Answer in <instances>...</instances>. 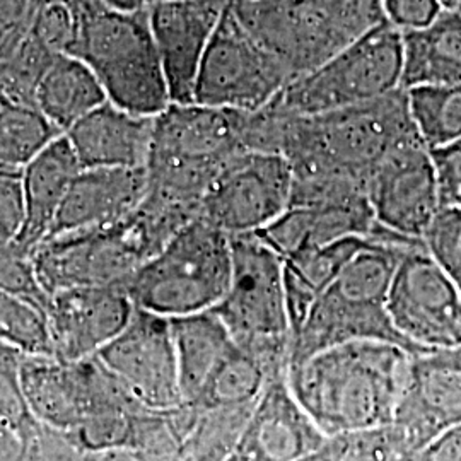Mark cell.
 I'll use <instances>...</instances> for the list:
<instances>
[{
	"instance_id": "6da1fadb",
	"label": "cell",
	"mask_w": 461,
	"mask_h": 461,
	"mask_svg": "<svg viewBox=\"0 0 461 461\" xmlns=\"http://www.w3.org/2000/svg\"><path fill=\"white\" fill-rule=\"evenodd\" d=\"M415 356L378 340L348 342L289 369L299 403L329 438L390 424Z\"/></svg>"
},
{
	"instance_id": "7a4b0ae2",
	"label": "cell",
	"mask_w": 461,
	"mask_h": 461,
	"mask_svg": "<svg viewBox=\"0 0 461 461\" xmlns=\"http://www.w3.org/2000/svg\"><path fill=\"white\" fill-rule=\"evenodd\" d=\"M197 219L190 211L146 197L127 219L74 230L34 248L36 276L45 293L84 285H123L166 243Z\"/></svg>"
},
{
	"instance_id": "3957f363",
	"label": "cell",
	"mask_w": 461,
	"mask_h": 461,
	"mask_svg": "<svg viewBox=\"0 0 461 461\" xmlns=\"http://www.w3.org/2000/svg\"><path fill=\"white\" fill-rule=\"evenodd\" d=\"M420 241L384 230L347 265L314 301L294 335L289 369L330 347L364 340L390 342L420 357L422 354L396 331L386 308L396 265L407 249Z\"/></svg>"
},
{
	"instance_id": "277c9868",
	"label": "cell",
	"mask_w": 461,
	"mask_h": 461,
	"mask_svg": "<svg viewBox=\"0 0 461 461\" xmlns=\"http://www.w3.org/2000/svg\"><path fill=\"white\" fill-rule=\"evenodd\" d=\"M76 38L68 55L89 67L106 98L135 115L156 118L171 104L148 9L123 13L99 0L70 2Z\"/></svg>"
},
{
	"instance_id": "5b68a950",
	"label": "cell",
	"mask_w": 461,
	"mask_h": 461,
	"mask_svg": "<svg viewBox=\"0 0 461 461\" xmlns=\"http://www.w3.org/2000/svg\"><path fill=\"white\" fill-rule=\"evenodd\" d=\"M245 150L241 112L171 103L154 118L148 195L200 215L222 167Z\"/></svg>"
},
{
	"instance_id": "8992f818",
	"label": "cell",
	"mask_w": 461,
	"mask_h": 461,
	"mask_svg": "<svg viewBox=\"0 0 461 461\" xmlns=\"http://www.w3.org/2000/svg\"><path fill=\"white\" fill-rule=\"evenodd\" d=\"M234 17L293 79L386 23L379 0H234Z\"/></svg>"
},
{
	"instance_id": "52a82bcc",
	"label": "cell",
	"mask_w": 461,
	"mask_h": 461,
	"mask_svg": "<svg viewBox=\"0 0 461 461\" xmlns=\"http://www.w3.org/2000/svg\"><path fill=\"white\" fill-rule=\"evenodd\" d=\"M232 277L214 312L234 346L264 367L268 379L289 376L293 330L284 262L257 232L230 236Z\"/></svg>"
},
{
	"instance_id": "ba28073f",
	"label": "cell",
	"mask_w": 461,
	"mask_h": 461,
	"mask_svg": "<svg viewBox=\"0 0 461 461\" xmlns=\"http://www.w3.org/2000/svg\"><path fill=\"white\" fill-rule=\"evenodd\" d=\"M230 277V234L197 217L135 272L127 291L135 308L173 320L214 310Z\"/></svg>"
},
{
	"instance_id": "9c48e42d",
	"label": "cell",
	"mask_w": 461,
	"mask_h": 461,
	"mask_svg": "<svg viewBox=\"0 0 461 461\" xmlns=\"http://www.w3.org/2000/svg\"><path fill=\"white\" fill-rule=\"evenodd\" d=\"M403 33L383 23L313 70L297 76L274 103L294 115H320L383 98L402 87Z\"/></svg>"
},
{
	"instance_id": "30bf717a",
	"label": "cell",
	"mask_w": 461,
	"mask_h": 461,
	"mask_svg": "<svg viewBox=\"0 0 461 461\" xmlns=\"http://www.w3.org/2000/svg\"><path fill=\"white\" fill-rule=\"evenodd\" d=\"M293 81L277 55L245 32L228 9L198 68L194 103L232 112H258Z\"/></svg>"
},
{
	"instance_id": "8fae6325",
	"label": "cell",
	"mask_w": 461,
	"mask_h": 461,
	"mask_svg": "<svg viewBox=\"0 0 461 461\" xmlns=\"http://www.w3.org/2000/svg\"><path fill=\"white\" fill-rule=\"evenodd\" d=\"M388 314L422 356L461 346V294L424 243L405 251L390 282Z\"/></svg>"
},
{
	"instance_id": "7c38bea8",
	"label": "cell",
	"mask_w": 461,
	"mask_h": 461,
	"mask_svg": "<svg viewBox=\"0 0 461 461\" xmlns=\"http://www.w3.org/2000/svg\"><path fill=\"white\" fill-rule=\"evenodd\" d=\"M293 169L270 152L245 150L222 167L200 205V217L230 234L260 232L291 205Z\"/></svg>"
},
{
	"instance_id": "4fadbf2b",
	"label": "cell",
	"mask_w": 461,
	"mask_h": 461,
	"mask_svg": "<svg viewBox=\"0 0 461 461\" xmlns=\"http://www.w3.org/2000/svg\"><path fill=\"white\" fill-rule=\"evenodd\" d=\"M96 357L144 409L169 411L185 403L171 321L165 316L137 308Z\"/></svg>"
},
{
	"instance_id": "5bb4252c",
	"label": "cell",
	"mask_w": 461,
	"mask_h": 461,
	"mask_svg": "<svg viewBox=\"0 0 461 461\" xmlns=\"http://www.w3.org/2000/svg\"><path fill=\"white\" fill-rule=\"evenodd\" d=\"M366 195L379 226L422 240L441 209L430 149L424 140L415 137L388 152L367 175Z\"/></svg>"
},
{
	"instance_id": "9a60e30c",
	"label": "cell",
	"mask_w": 461,
	"mask_h": 461,
	"mask_svg": "<svg viewBox=\"0 0 461 461\" xmlns=\"http://www.w3.org/2000/svg\"><path fill=\"white\" fill-rule=\"evenodd\" d=\"M135 304L123 285L70 287L50 296L53 356L77 363L99 352L131 323Z\"/></svg>"
},
{
	"instance_id": "2e32d148",
	"label": "cell",
	"mask_w": 461,
	"mask_h": 461,
	"mask_svg": "<svg viewBox=\"0 0 461 461\" xmlns=\"http://www.w3.org/2000/svg\"><path fill=\"white\" fill-rule=\"evenodd\" d=\"M226 11V0H156L149 24L159 51L171 103H194L202 59Z\"/></svg>"
},
{
	"instance_id": "e0dca14e",
	"label": "cell",
	"mask_w": 461,
	"mask_h": 461,
	"mask_svg": "<svg viewBox=\"0 0 461 461\" xmlns=\"http://www.w3.org/2000/svg\"><path fill=\"white\" fill-rule=\"evenodd\" d=\"M329 439L299 403L289 378L277 376L267 381L228 461H299Z\"/></svg>"
},
{
	"instance_id": "ac0fdd59",
	"label": "cell",
	"mask_w": 461,
	"mask_h": 461,
	"mask_svg": "<svg viewBox=\"0 0 461 461\" xmlns=\"http://www.w3.org/2000/svg\"><path fill=\"white\" fill-rule=\"evenodd\" d=\"M146 194V167H83L67 192L49 238L116 224L140 207Z\"/></svg>"
},
{
	"instance_id": "d6986e66",
	"label": "cell",
	"mask_w": 461,
	"mask_h": 461,
	"mask_svg": "<svg viewBox=\"0 0 461 461\" xmlns=\"http://www.w3.org/2000/svg\"><path fill=\"white\" fill-rule=\"evenodd\" d=\"M415 453L461 422V373L428 356L415 357L409 384L392 420Z\"/></svg>"
},
{
	"instance_id": "ffe728a7",
	"label": "cell",
	"mask_w": 461,
	"mask_h": 461,
	"mask_svg": "<svg viewBox=\"0 0 461 461\" xmlns=\"http://www.w3.org/2000/svg\"><path fill=\"white\" fill-rule=\"evenodd\" d=\"M379 226L367 198L325 205H291L257 232L282 260L352 236H376Z\"/></svg>"
},
{
	"instance_id": "44dd1931",
	"label": "cell",
	"mask_w": 461,
	"mask_h": 461,
	"mask_svg": "<svg viewBox=\"0 0 461 461\" xmlns=\"http://www.w3.org/2000/svg\"><path fill=\"white\" fill-rule=\"evenodd\" d=\"M154 118L135 115L110 101L84 116L64 135L83 167H146Z\"/></svg>"
},
{
	"instance_id": "7402d4cb",
	"label": "cell",
	"mask_w": 461,
	"mask_h": 461,
	"mask_svg": "<svg viewBox=\"0 0 461 461\" xmlns=\"http://www.w3.org/2000/svg\"><path fill=\"white\" fill-rule=\"evenodd\" d=\"M95 357L77 363L55 356H24L23 390L34 419L74 430L93 402Z\"/></svg>"
},
{
	"instance_id": "603a6c76",
	"label": "cell",
	"mask_w": 461,
	"mask_h": 461,
	"mask_svg": "<svg viewBox=\"0 0 461 461\" xmlns=\"http://www.w3.org/2000/svg\"><path fill=\"white\" fill-rule=\"evenodd\" d=\"M83 171L66 135L53 140L21 173L24 194V224L16 243L33 253L49 238L67 192Z\"/></svg>"
},
{
	"instance_id": "cb8c5ba5",
	"label": "cell",
	"mask_w": 461,
	"mask_h": 461,
	"mask_svg": "<svg viewBox=\"0 0 461 461\" xmlns=\"http://www.w3.org/2000/svg\"><path fill=\"white\" fill-rule=\"evenodd\" d=\"M384 228H381L376 236L346 238L327 247L310 249L282 260L284 289L293 339L304 323L318 296L329 287L347 265L378 240Z\"/></svg>"
},
{
	"instance_id": "d4e9b609",
	"label": "cell",
	"mask_w": 461,
	"mask_h": 461,
	"mask_svg": "<svg viewBox=\"0 0 461 461\" xmlns=\"http://www.w3.org/2000/svg\"><path fill=\"white\" fill-rule=\"evenodd\" d=\"M402 33L403 89L461 84V13L443 9L428 26Z\"/></svg>"
},
{
	"instance_id": "484cf974",
	"label": "cell",
	"mask_w": 461,
	"mask_h": 461,
	"mask_svg": "<svg viewBox=\"0 0 461 461\" xmlns=\"http://www.w3.org/2000/svg\"><path fill=\"white\" fill-rule=\"evenodd\" d=\"M171 333L176 350L185 403L194 405L234 342L221 318L211 310L173 318Z\"/></svg>"
},
{
	"instance_id": "4316f807",
	"label": "cell",
	"mask_w": 461,
	"mask_h": 461,
	"mask_svg": "<svg viewBox=\"0 0 461 461\" xmlns=\"http://www.w3.org/2000/svg\"><path fill=\"white\" fill-rule=\"evenodd\" d=\"M108 101L95 72L74 55H59L36 89V108L66 133Z\"/></svg>"
},
{
	"instance_id": "83f0119b",
	"label": "cell",
	"mask_w": 461,
	"mask_h": 461,
	"mask_svg": "<svg viewBox=\"0 0 461 461\" xmlns=\"http://www.w3.org/2000/svg\"><path fill=\"white\" fill-rule=\"evenodd\" d=\"M62 135L33 104H0V166L23 171Z\"/></svg>"
},
{
	"instance_id": "f1b7e54d",
	"label": "cell",
	"mask_w": 461,
	"mask_h": 461,
	"mask_svg": "<svg viewBox=\"0 0 461 461\" xmlns=\"http://www.w3.org/2000/svg\"><path fill=\"white\" fill-rule=\"evenodd\" d=\"M413 125L429 149L461 137V84H434L407 89Z\"/></svg>"
},
{
	"instance_id": "f546056e",
	"label": "cell",
	"mask_w": 461,
	"mask_h": 461,
	"mask_svg": "<svg viewBox=\"0 0 461 461\" xmlns=\"http://www.w3.org/2000/svg\"><path fill=\"white\" fill-rule=\"evenodd\" d=\"M268 376L264 367L234 346L198 396L195 407H249L262 395Z\"/></svg>"
},
{
	"instance_id": "4dcf8cb0",
	"label": "cell",
	"mask_w": 461,
	"mask_h": 461,
	"mask_svg": "<svg viewBox=\"0 0 461 461\" xmlns=\"http://www.w3.org/2000/svg\"><path fill=\"white\" fill-rule=\"evenodd\" d=\"M249 407H197L185 441V461H228L247 426Z\"/></svg>"
},
{
	"instance_id": "1f68e13d",
	"label": "cell",
	"mask_w": 461,
	"mask_h": 461,
	"mask_svg": "<svg viewBox=\"0 0 461 461\" xmlns=\"http://www.w3.org/2000/svg\"><path fill=\"white\" fill-rule=\"evenodd\" d=\"M0 342L24 356H53L49 314L24 297L0 291Z\"/></svg>"
},
{
	"instance_id": "d6a6232c",
	"label": "cell",
	"mask_w": 461,
	"mask_h": 461,
	"mask_svg": "<svg viewBox=\"0 0 461 461\" xmlns=\"http://www.w3.org/2000/svg\"><path fill=\"white\" fill-rule=\"evenodd\" d=\"M55 57L59 55L28 33L9 57L0 60V104L36 106L38 84Z\"/></svg>"
},
{
	"instance_id": "836d02e7",
	"label": "cell",
	"mask_w": 461,
	"mask_h": 461,
	"mask_svg": "<svg viewBox=\"0 0 461 461\" xmlns=\"http://www.w3.org/2000/svg\"><path fill=\"white\" fill-rule=\"evenodd\" d=\"M23 352L0 342V420L16 432L19 439L36 422L23 390Z\"/></svg>"
},
{
	"instance_id": "e575fe53",
	"label": "cell",
	"mask_w": 461,
	"mask_h": 461,
	"mask_svg": "<svg viewBox=\"0 0 461 461\" xmlns=\"http://www.w3.org/2000/svg\"><path fill=\"white\" fill-rule=\"evenodd\" d=\"M342 461H413L412 447L393 422L339 436Z\"/></svg>"
},
{
	"instance_id": "d590c367",
	"label": "cell",
	"mask_w": 461,
	"mask_h": 461,
	"mask_svg": "<svg viewBox=\"0 0 461 461\" xmlns=\"http://www.w3.org/2000/svg\"><path fill=\"white\" fill-rule=\"evenodd\" d=\"M21 461H98L99 453L81 443L74 430L53 428L40 420L21 438Z\"/></svg>"
},
{
	"instance_id": "8d00e7d4",
	"label": "cell",
	"mask_w": 461,
	"mask_h": 461,
	"mask_svg": "<svg viewBox=\"0 0 461 461\" xmlns=\"http://www.w3.org/2000/svg\"><path fill=\"white\" fill-rule=\"evenodd\" d=\"M422 243L461 294V207H441Z\"/></svg>"
},
{
	"instance_id": "74e56055",
	"label": "cell",
	"mask_w": 461,
	"mask_h": 461,
	"mask_svg": "<svg viewBox=\"0 0 461 461\" xmlns=\"http://www.w3.org/2000/svg\"><path fill=\"white\" fill-rule=\"evenodd\" d=\"M30 34L55 55H68L76 38L72 5L60 0H41L34 11Z\"/></svg>"
},
{
	"instance_id": "f35d334b",
	"label": "cell",
	"mask_w": 461,
	"mask_h": 461,
	"mask_svg": "<svg viewBox=\"0 0 461 461\" xmlns=\"http://www.w3.org/2000/svg\"><path fill=\"white\" fill-rule=\"evenodd\" d=\"M21 169L0 166V238L16 241L24 224Z\"/></svg>"
},
{
	"instance_id": "ab89813d",
	"label": "cell",
	"mask_w": 461,
	"mask_h": 461,
	"mask_svg": "<svg viewBox=\"0 0 461 461\" xmlns=\"http://www.w3.org/2000/svg\"><path fill=\"white\" fill-rule=\"evenodd\" d=\"M441 207H461V137L430 149Z\"/></svg>"
},
{
	"instance_id": "60d3db41",
	"label": "cell",
	"mask_w": 461,
	"mask_h": 461,
	"mask_svg": "<svg viewBox=\"0 0 461 461\" xmlns=\"http://www.w3.org/2000/svg\"><path fill=\"white\" fill-rule=\"evenodd\" d=\"M38 4V0H0V60L24 41Z\"/></svg>"
},
{
	"instance_id": "b9f144b4",
	"label": "cell",
	"mask_w": 461,
	"mask_h": 461,
	"mask_svg": "<svg viewBox=\"0 0 461 461\" xmlns=\"http://www.w3.org/2000/svg\"><path fill=\"white\" fill-rule=\"evenodd\" d=\"M386 23L400 32L428 26L443 11L441 0H379Z\"/></svg>"
},
{
	"instance_id": "7bdbcfd3",
	"label": "cell",
	"mask_w": 461,
	"mask_h": 461,
	"mask_svg": "<svg viewBox=\"0 0 461 461\" xmlns=\"http://www.w3.org/2000/svg\"><path fill=\"white\" fill-rule=\"evenodd\" d=\"M413 461H461V422L434 438Z\"/></svg>"
},
{
	"instance_id": "ee69618b",
	"label": "cell",
	"mask_w": 461,
	"mask_h": 461,
	"mask_svg": "<svg viewBox=\"0 0 461 461\" xmlns=\"http://www.w3.org/2000/svg\"><path fill=\"white\" fill-rule=\"evenodd\" d=\"M23 445L13 429L0 420V461H21Z\"/></svg>"
},
{
	"instance_id": "f6af8a7d",
	"label": "cell",
	"mask_w": 461,
	"mask_h": 461,
	"mask_svg": "<svg viewBox=\"0 0 461 461\" xmlns=\"http://www.w3.org/2000/svg\"><path fill=\"white\" fill-rule=\"evenodd\" d=\"M299 461H342V441L339 436L330 438L325 447H321L318 453H314L308 458Z\"/></svg>"
},
{
	"instance_id": "bcb514c9",
	"label": "cell",
	"mask_w": 461,
	"mask_h": 461,
	"mask_svg": "<svg viewBox=\"0 0 461 461\" xmlns=\"http://www.w3.org/2000/svg\"><path fill=\"white\" fill-rule=\"evenodd\" d=\"M428 357L432 363L441 364V366L451 367V369L461 373V346L432 352V354H428Z\"/></svg>"
},
{
	"instance_id": "7dc6e473",
	"label": "cell",
	"mask_w": 461,
	"mask_h": 461,
	"mask_svg": "<svg viewBox=\"0 0 461 461\" xmlns=\"http://www.w3.org/2000/svg\"><path fill=\"white\" fill-rule=\"evenodd\" d=\"M99 2L123 13H137L149 7V0H99Z\"/></svg>"
},
{
	"instance_id": "c3c4849f",
	"label": "cell",
	"mask_w": 461,
	"mask_h": 461,
	"mask_svg": "<svg viewBox=\"0 0 461 461\" xmlns=\"http://www.w3.org/2000/svg\"><path fill=\"white\" fill-rule=\"evenodd\" d=\"M98 461H142L139 460L132 451L125 449V447H120V449H112V451H106V453H101Z\"/></svg>"
},
{
	"instance_id": "681fc988",
	"label": "cell",
	"mask_w": 461,
	"mask_h": 461,
	"mask_svg": "<svg viewBox=\"0 0 461 461\" xmlns=\"http://www.w3.org/2000/svg\"><path fill=\"white\" fill-rule=\"evenodd\" d=\"M441 5L446 11H455L461 13V0H441Z\"/></svg>"
},
{
	"instance_id": "f907efd6",
	"label": "cell",
	"mask_w": 461,
	"mask_h": 461,
	"mask_svg": "<svg viewBox=\"0 0 461 461\" xmlns=\"http://www.w3.org/2000/svg\"><path fill=\"white\" fill-rule=\"evenodd\" d=\"M60 2H68L70 4V2H76V0H60Z\"/></svg>"
},
{
	"instance_id": "816d5d0a",
	"label": "cell",
	"mask_w": 461,
	"mask_h": 461,
	"mask_svg": "<svg viewBox=\"0 0 461 461\" xmlns=\"http://www.w3.org/2000/svg\"><path fill=\"white\" fill-rule=\"evenodd\" d=\"M150 2H156V0H149V4H150Z\"/></svg>"
},
{
	"instance_id": "f5cc1de1",
	"label": "cell",
	"mask_w": 461,
	"mask_h": 461,
	"mask_svg": "<svg viewBox=\"0 0 461 461\" xmlns=\"http://www.w3.org/2000/svg\"><path fill=\"white\" fill-rule=\"evenodd\" d=\"M38 2H41V0H38Z\"/></svg>"
}]
</instances>
